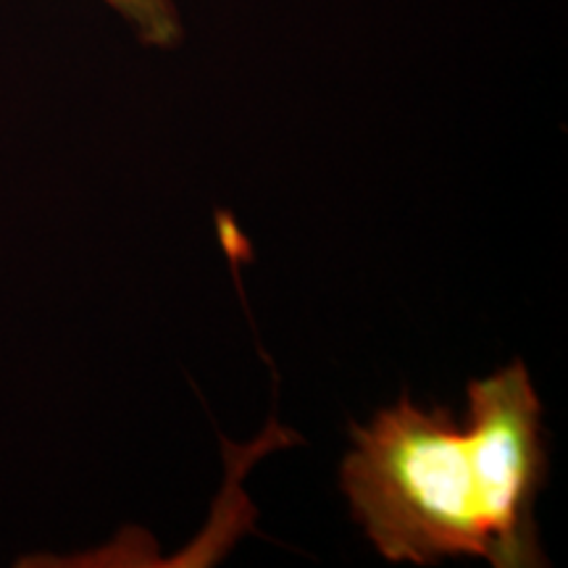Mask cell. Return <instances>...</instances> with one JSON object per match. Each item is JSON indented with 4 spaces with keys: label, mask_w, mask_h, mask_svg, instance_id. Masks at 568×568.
Listing matches in <instances>:
<instances>
[{
    "label": "cell",
    "mask_w": 568,
    "mask_h": 568,
    "mask_svg": "<svg viewBox=\"0 0 568 568\" xmlns=\"http://www.w3.org/2000/svg\"><path fill=\"white\" fill-rule=\"evenodd\" d=\"M138 27L140 38L151 45H174L180 40V17L174 0H105Z\"/></svg>",
    "instance_id": "obj_2"
},
{
    "label": "cell",
    "mask_w": 568,
    "mask_h": 568,
    "mask_svg": "<svg viewBox=\"0 0 568 568\" xmlns=\"http://www.w3.org/2000/svg\"><path fill=\"white\" fill-rule=\"evenodd\" d=\"M545 481L542 403L524 364L471 382L464 424L403 397L355 426L343 464L353 518L393 564L545 566L535 521Z\"/></svg>",
    "instance_id": "obj_1"
}]
</instances>
